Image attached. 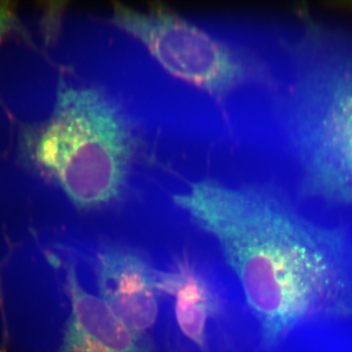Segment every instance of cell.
<instances>
[{
	"instance_id": "obj_2",
	"label": "cell",
	"mask_w": 352,
	"mask_h": 352,
	"mask_svg": "<svg viewBox=\"0 0 352 352\" xmlns=\"http://www.w3.org/2000/svg\"><path fill=\"white\" fill-rule=\"evenodd\" d=\"M285 102L303 199L352 212V36L305 20Z\"/></svg>"
},
{
	"instance_id": "obj_9",
	"label": "cell",
	"mask_w": 352,
	"mask_h": 352,
	"mask_svg": "<svg viewBox=\"0 0 352 352\" xmlns=\"http://www.w3.org/2000/svg\"><path fill=\"white\" fill-rule=\"evenodd\" d=\"M323 6L325 9L335 12L352 14V1L325 2Z\"/></svg>"
},
{
	"instance_id": "obj_5",
	"label": "cell",
	"mask_w": 352,
	"mask_h": 352,
	"mask_svg": "<svg viewBox=\"0 0 352 352\" xmlns=\"http://www.w3.org/2000/svg\"><path fill=\"white\" fill-rule=\"evenodd\" d=\"M74 244L89 265L99 298L124 325L148 336L160 315L157 270L140 252L120 243H100L89 254Z\"/></svg>"
},
{
	"instance_id": "obj_4",
	"label": "cell",
	"mask_w": 352,
	"mask_h": 352,
	"mask_svg": "<svg viewBox=\"0 0 352 352\" xmlns=\"http://www.w3.org/2000/svg\"><path fill=\"white\" fill-rule=\"evenodd\" d=\"M112 21L170 75L203 91L222 96L244 82V64L228 46L173 11L118 4Z\"/></svg>"
},
{
	"instance_id": "obj_6",
	"label": "cell",
	"mask_w": 352,
	"mask_h": 352,
	"mask_svg": "<svg viewBox=\"0 0 352 352\" xmlns=\"http://www.w3.org/2000/svg\"><path fill=\"white\" fill-rule=\"evenodd\" d=\"M161 295L170 296L178 330L201 352L208 351V331L220 312L219 298L189 254H182L168 270L157 271Z\"/></svg>"
},
{
	"instance_id": "obj_7",
	"label": "cell",
	"mask_w": 352,
	"mask_h": 352,
	"mask_svg": "<svg viewBox=\"0 0 352 352\" xmlns=\"http://www.w3.org/2000/svg\"><path fill=\"white\" fill-rule=\"evenodd\" d=\"M60 352H153L148 336L133 332L94 289H82Z\"/></svg>"
},
{
	"instance_id": "obj_3",
	"label": "cell",
	"mask_w": 352,
	"mask_h": 352,
	"mask_svg": "<svg viewBox=\"0 0 352 352\" xmlns=\"http://www.w3.org/2000/svg\"><path fill=\"white\" fill-rule=\"evenodd\" d=\"M21 151L25 164L71 210L94 215L122 200L135 143L108 94L61 78L52 113L38 126L25 127Z\"/></svg>"
},
{
	"instance_id": "obj_1",
	"label": "cell",
	"mask_w": 352,
	"mask_h": 352,
	"mask_svg": "<svg viewBox=\"0 0 352 352\" xmlns=\"http://www.w3.org/2000/svg\"><path fill=\"white\" fill-rule=\"evenodd\" d=\"M173 201L219 245L263 349H276L309 322L351 320L352 245L342 230L261 185L203 180Z\"/></svg>"
},
{
	"instance_id": "obj_8",
	"label": "cell",
	"mask_w": 352,
	"mask_h": 352,
	"mask_svg": "<svg viewBox=\"0 0 352 352\" xmlns=\"http://www.w3.org/2000/svg\"><path fill=\"white\" fill-rule=\"evenodd\" d=\"M17 24V9L13 2L0 1V44Z\"/></svg>"
}]
</instances>
